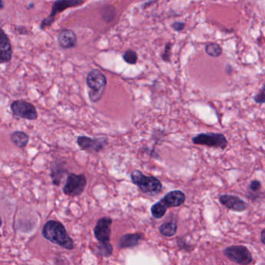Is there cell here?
I'll use <instances>...</instances> for the list:
<instances>
[{"label": "cell", "instance_id": "6da1fadb", "mask_svg": "<svg viewBox=\"0 0 265 265\" xmlns=\"http://www.w3.org/2000/svg\"><path fill=\"white\" fill-rule=\"evenodd\" d=\"M43 237L53 244L67 250L74 248V241L69 237L64 225L56 220H49L43 227Z\"/></svg>", "mask_w": 265, "mask_h": 265}, {"label": "cell", "instance_id": "7a4b0ae2", "mask_svg": "<svg viewBox=\"0 0 265 265\" xmlns=\"http://www.w3.org/2000/svg\"><path fill=\"white\" fill-rule=\"evenodd\" d=\"M132 182L138 186L141 192L146 195L155 196L162 191L160 180L154 176H145L141 171L135 170L130 175Z\"/></svg>", "mask_w": 265, "mask_h": 265}, {"label": "cell", "instance_id": "3957f363", "mask_svg": "<svg viewBox=\"0 0 265 265\" xmlns=\"http://www.w3.org/2000/svg\"><path fill=\"white\" fill-rule=\"evenodd\" d=\"M86 83L91 88L89 91L90 100L92 102H98L102 98L107 85V79L105 75L98 69H92L88 72Z\"/></svg>", "mask_w": 265, "mask_h": 265}, {"label": "cell", "instance_id": "277c9868", "mask_svg": "<svg viewBox=\"0 0 265 265\" xmlns=\"http://www.w3.org/2000/svg\"><path fill=\"white\" fill-rule=\"evenodd\" d=\"M192 143L197 145L206 146L209 148H220L224 150L228 146L227 137L223 134L209 133L199 134L192 138Z\"/></svg>", "mask_w": 265, "mask_h": 265}, {"label": "cell", "instance_id": "5b68a950", "mask_svg": "<svg viewBox=\"0 0 265 265\" xmlns=\"http://www.w3.org/2000/svg\"><path fill=\"white\" fill-rule=\"evenodd\" d=\"M225 256L229 260L240 265H248L253 261L251 251L244 245H233L223 251Z\"/></svg>", "mask_w": 265, "mask_h": 265}, {"label": "cell", "instance_id": "8992f818", "mask_svg": "<svg viewBox=\"0 0 265 265\" xmlns=\"http://www.w3.org/2000/svg\"><path fill=\"white\" fill-rule=\"evenodd\" d=\"M84 3V0H57L55 3L53 4L51 14L47 19H44L41 22V28L42 30L47 28L52 24L55 21V16L60 13L62 11L69 9L71 7H76Z\"/></svg>", "mask_w": 265, "mask_h": 265}, {"label": "cell", "instance_id": "52a82bcc", "mask_svg": "<svg viewBox=\"0 0 265 265\" xmlns=\"http://www.w3.org/2000/svg\"><path fill=\"white\" fill-rule=\"evenodd\" d=\"M87 185L85 175L72 174L68 176L67 182L63 188L64 193L69 196H77L84 191Z\"/></svg>", "mask_w": 265, "mask_h": 265}, {"label": "cell", "instance_id": "ba28073f", "mask_svg": "<svg viewBox=\"0 0 265 265\" xmlns=\"http://www.w3.org/2000/svg\"><path fill=\"white\" fill-rule=\"evenodd\" d=\"M13 116L25 120H35L38 117L35 106L24 100H16L10 105Z\"/></svg>", "mask_w": 265, "mask_h": 265}, {"label": "cell", "instance_id": "9c48e42d", "mask_svg": "<svg viewBox=\"0 0 265 265\" xmlns=\"http://www.w3.org/2000/svg\"><path fill=\"white\" fill-rule=\"evenodd\" d=\"M77 143L82 150L92 154L100 152L107 141L102 138L92 139L86 136H80L77 138Z\"/></svg>", "mask_w": 265, "mask_h": 265}, {"label": "cell", "instance_id": "30bf717a", "mask_svg": "<svg viewBox=\"0 0 265 265\" xmlns=\"http://www.w3.org/2000/svg\"><path fill=\"white\" fill-rule=\"evenodd\" d=\"M112 220L109 217H102L97 222L94 228V234L98 242L109 243Z\"/></svg>", "mask_w": 265, "mask_h": 265}, {"label": "cell", "instance_id": "8fae6325", "mask_svg": "<svg viewBox=\"0 0 265 265\" xmlns=\"http://www.w3.org/2000/svg\"><path fill=\"white\" fill-rule=\"evenodd\" d=\"M220 202L227 209L237 213L244 212L248 209L247 202L237 195H227V194L220 195Z\"/></svg>", "mask_w": 265, "mask_h": 265}, {"label": "cell", "instance_id": "7c38bea8", "mask_svg": "<svg viewBox=\"0 0 265 265\" xmlns=\"http://www.w3.org/2000/svg\"><path fill=\"white\" fill-rule=\"evenodd\" d=\"M12 55V45L9 37L0 28V65L10 62Z\"/></svg>", "mask_w": 265, "mask_h": 265}, {"label": "cell", "instance_id": "4fadbf2b", "mask_svg": "<svg viewBox=\"0 0 265 265\" xmlns=\"http://www.w3.org/2000/svg\"><path fill=\"white\" fill-rule=\"evenodd\" d=\"M162 200L168 208L178 207L185 201V195L180 190H175L166 194Z\"/></svg>", "mask_w": 265, "mask_h": 265}, {"label": "cell", "instance_id": "5bb4252c", "mask_svg": "<svg viewBox=\"0 0 265 265\" xmlns=\"http://www.w3.org/2000/svg\"><path fill=\"white\" fill-rule=\"evenodd\" d=\"M58 44L64 49H70L77 44V37L74 32L71 30H63L58 36Z\"/></svg>", "mask_w": 265, "mask_h": 265}, {"label": "cell", "instance_id": "9a60e30c", "mask_svg": "<svg viewBox=\"0 0 265 265\" xmlns=\"http://www.w3.org/2000/svg\"><path fill=\"white\" fill-rule=\"evenodd\" d=\"M143 238L141 234H128L122 236L119 241L118 247L121 248H132L138 245Z\"/></svg>", "mask_w": 265, "mask_h": 265}, {"label": "cell", "instance_id": "2e32d148", "mask_svg": "<svg viewBox=\"0 0 265 265\" xmlns=\"http://www.w3.org/2000/svg\"><path fill=\"white\" fill-rule=\"evenodd\" d=\"M261 189H262V182L260 181L257 179L251 181L248 187L247 197L252 202L259 200L262 195Z\"/></svg>", "mask_w": 265, "mask_h": 265}, {"label": "cell", "instance_id": "e0dca14e", "mask_svg": "<svg viewBox=\"0 0 265 265\" xmlns=\"http://www.w3.org/2000/svg\"><path fill=\"white\" fill-rule=\"evenodd\" d=\"M12 144L19 148H26L29 142V136L23 131H14L10 135Z\"/></svg>", "mask_w": 265, "mask_h": 265}, {"label": "cell", "instance_id": "ac0fdd59", "mask_svg": "<svg viewBox=\"0 0 265 265\" xmlns=\"http://www.w3.org/2000/svg\"><path fill=\"white\" fill-rule=\"evenodd\" d=\"M66 173V171L60 165H55L51 168V176L52 178L53 184L59 185L61 184L64 175Z\"/></svg>", "mask_w": 265, "mask_h": 265}, {"label": "cell", "instance_id": "d6986e66", "mask_svg": "<svg viewBox=\"0 0 265 265\" xmlns=\"http://www.w3.org/2000/svg\"><path fill=\"white\" fill-rule=\"evenodd\" d=\"M168 207L164 203L163 201L161 199L159 202L152 205L151 209V214L155 219H161L165 216L167 212Z\"/></svg>", "mask_w": 265, "mask_h": 265}, {"label": "cell", "instance_id": "ffe728a7", "mask_svg": "<svg viewBox=\"0 0 265 265\" xmlns=\"http://www.w3.org/2000/svg\"><path fill=\"white\" fill-rule=\"evenodd\" d=\"M177 228V225L176 223L169 222V223H163L159 227V232L162 235L165 236V237H173V236L176 235Z\"/></svg>", "mask_w": 265, "mask_h": 265}, {"label": "cell", "instance_id": "44dd1931", "mask_svg": "<svg viewBox=\"0 0 265 265\" xmlns=\"http://www.w3.org/2000/svg\"><path fill=\"white\" fill-rule=\"evenodd\" d=\"M205 51L209 56L213 57V58H218L223 53V49H222L221 47L216 43H209V44H206Z\"/></svg>", "mask_w": 265, "mask_h": 265}, {"label": "cell", "instance_id": "7402d4cb", "mask_svg": "<svg viewBox=\"0 0 265 265\" xmlns=\"http://www.w3.org/2000/svg\"><path fill=\"white\" fill-rule=\"evenodd\" d=\"M96 251L98 255L103 257H109L112 255L113 248L109 243L99 242L96 246Z\"/></svg>", "mask_w": 265, "mask_h": 265}, {"label": "cell", "instance_id": "603a6c76", "mask_svg": "<svg viewBox=\"0 0 265 265\" xmlns=\"http://www.w3.org/2000/svg\"><path fill=\"white\" fill-rule=\"evenodd\" d=\"M123 60L127 63L130 64V65H134V64L137 63V53L135 51H131V50H129V51H126L124 53V55L123 56Z\"/></svg>", "mask_w": 265, "mask_h": 265}, {"label": "cell", "instance_id": "cb8c5ba5", "mask_svg": "<svg viewBox=\"0 0 265 265\" xmlns=\"http://www.w3.org/2000/svg\"><path fill=\"white\" fill-rule=\"evenodd\" d=\"M254 99L256 103L260 104V105L265 103V83L256 95L254 97Z\"/></svg>", "mask_w": 265, "mask_h": 265}, {"label": "cell", "instance_id": "d4e9b609", "mask_svg": "<svg viewBox=\"0 0 265 265\" xmlns=\"http://www.w3.org/2000/svg\"><path fill=\"white\" fill-rule=\"evenodd\" d=\"M171 49H172V44L169 43V44L165 46V51H164L163 55H162V59L165 62H170Z\"/></svg>", "mask_w": 265, "mask_h": 265}, {"label": "cell", "instance_id": "484cf974", "mask_svg": "<svg viewBox=\"0 0 265 265\" xmlns=\"http://www.w3.org/2000/svg\"><path fill=\"white\" fill-rule=\"evenodd\" d=\"M172 26L176 31H181L184 29V23L182 22H175Z\"/></svg>", "mask_w": 265, "mask_h": 265}, {"label": "cell", "instance_id": "4316f807", "mask_svg": "<svg viewBox=\"0 0 265 265\" xmlns=\"http://www.w3.org/2000/svg\"><path fill=\"white\" fill-rule=\"evenodd\" d=\"M261 241H262V244H264L265 246V228L263 229L261 232Z\"/></svg>", "mask_w": 265, "mask_h": 265}, {"label": "cell", "instance_id": "83f0119b", "mask_svg": "<svg viewBox=\"0 0 265 265\" xmlns=\"http://www.w3.org/2000/svg\"><path fill=\"white\" fill-rule=\"evenodd\" d=\"M4 5H3V2H2V0H0V9H2L3 8Z\"/></svg>", "mask_w": 265, "mask_h": 265}, {"label": "cell", "instance_id": "f1b7e54d", "mask_svg": "<svg viewBox=\"0 0 265 265\" xmlns=\"http://www.w3.org/2000/svg\"><path fill=\"white\" fill-rule=\"evenodd\" d=\"M2 218H1V216H0V228L2 227Z\"/></svg>", "mask_w": 265, "mask_h": 265}]
</instances>
